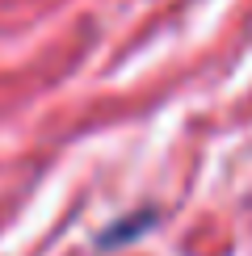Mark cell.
<instances>
[{"label":"cell","instance_id":"6da1fadb","mask_svg":"<svg viewBox=\"0 0 252 256\" xmlns=\"http://www.w3.org/2000/svg\"><path fill=\"white\" fill-rule=\"evenodd\" d=\"M152 222H156V214H147V210H143L139 218H130V222H118V227H110V231L101 236V248H114V244H122V240H134V236H143V231L152 227Z\"/></svg>","mask_w":252,"mask_h":256}]
</instances>
